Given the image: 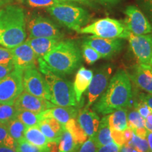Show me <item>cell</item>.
Wrapping results in <instances>:
<instances>
[{
	"instance_id": "cell-1",
	"label": "cell",
	"mask_w": 152,
	"mask_h": 152,
	"mask_svg": "<svg viewBox=\"0 0 152 152\" xmlns=\"http://www.w3.org/2000/svg\"><path fill=\"white\" fill-rule=\"evenodd\" d=\"M132 97L130 77L126 72L121 70L111 79L105 91L92 109L99 113L107 115L116 110L130 106Z\"/></svg>"
},
{
	"instance_id": "cell-25",
	"label": "cell",
	"mask_w": 152,
	"mask_h": 152,
	"mask_svg": "<svg viewBox=\"0 0 152 152\" xmlns=\"http://www.w3.org/2000/svg\"><path fill=\"white\" fill-rule=\"evenodd\" d=\"M65 129L71 134L76 143L80 146L87 140L88 136L77 122V118H74L68 121L65 125Z\"/></svg>"
},
{
	"instance_id": "cell-52",
	"label": "cell",
	"mask_w": 152,
	"mask_h": 152,
	"mask_svg": "<svg viewBox=\"0 0 152 152\" xmlns=\"http://www.w3.org/2000/svg\"><path fill=\"white\" fill-rule=\"evenodd\" d=\"M3 4V0H0V6Z\"/></svg>"
},
{
	"instance_id": "cell-18",
	"label": "cell",
	"mask_w": 152,
	"mask_h": 152,
	"mask_svg": "<svg viewBox=\"0 0 152 152\" xmlns=\"http://www.w3.org/2000/svg\"><path fill=\"white\" fill-rule=\"evenodd\" d=\"M77 121L89 137H95L99 125V117L89 108L79 110Z\"/></svg>"
},
{
	"instance_id": "cell-8",
	"label": "cell",
	"mask_w": 152,
	"mask_h": 152,
	"mask_svg": "<svg viewBox=\"0 0 152 152\" xmlns=\"http://www.w3.org/2000/svg\"><path fill=\"white\" fill-rule=\"evenodd\" d=\"M30 37H49L60 39L63 34L50 19L41 15H33L28 20Z\"/></svg>"
},
{
	"instance_id": "cell-43",
	"label": "cell",
	"mask_w": 152,
	"mask_h": 152,
	"mask_svg": "<svg viewBox=\"0 0 152 152\" xmlns=\"http://www.w3.org/2000/svg\"><path fill=\"white\" fill-rule=\"evenodd\" d=\"M139 99L140 100L142 101V102H145L147 104L148 106L150 108V109L152 111V94H149V93H142L139 96Z\"/></svg>"
},
{
	"instance_id": "cell-7",
	"label": "cell",
	"mask_w": 152,
	"mask_h": 152,
	"mask_svg": "<svg viewBox=\"0 0 152 152\" xmlns=\"http://www.w3.org/2000/svg\"><path fill=\"white\" fill-rule=\"evenodd\" d=\"M23 72L17 69L0 80V104L14 105L17 97L23 90Z\"/></svg>"
},
{
	"instance_id": "cell-6",
	"label": "cell",
	"mask_w": 152,
	"mask_h": 152,
	"mask_svg": "<svg viewBox=\"0 0 152 152\" xmlns=\"http://www.w3.org/2000/svg\"><path fill=\"white\" fill-rule=\"evenodd\" d=\"M79 33L108 39H126L130 34L125 23L110 18L99 19L82 28Z\"/></svg>"
},
{
	"instance_id": "cell-31",
	"label": "cell",
	"mask_w": 152,
	"mask_h": 152,
	"mask_svg": "<svg viewBox=\"0 0 152 152\" xmlns=\"http://www.w3.org/2000/svg\"><path fill=\"white\" fill-rule=\"evenodd\" d=\"M124 145L129 146L134 148L139 152H151L148 145L147 140L146 138H141L137 136L136 134H133L132 137L130 141L125 144Z\"/></svg>"
},
{
	"instance_id": "cell-3",
	"label": "cell",
	"mask_w": 152,
	"mask_h": 152,
	"mask_svg": "<svg viewBox=\"0 0 152 152\" xmlns=\"http://www.w3.org/2000/svg\"><path fill=\"white\" fill-rule=\"evenodd\" d=\"M24 10L17 5L0 9V45L12 49L24 42L26 38Z\"/></svg>"
},
{
	"instance_id": "cell-41",
	"label": "cell",
	"mask_w": 152,
	"mask_h": 152,
	"mask_svg": "<svg viewBox=\"0 0 152 152\" xmlns=\"http://www.w3.org/2000/svg\"><path fill=\"white\" fill-rule=\"evenodd\" d=\"M120 147L113 142L106 145L98 147L96 152H119Z\"/></svg>"
},
{
	"instance_id": "cell-27",
	"label": "cell",
	"mask_w": 152,
	"mask_h": 152,
	"mask_svg": "<svg viewBox=\"0 0 152 152\" xmlns=\"http://www.w3.org/2000/svg\"><path fill=\"white\" fill-rule=\"evenodd\" d=\"M80 147L71 133L65 129L58 142V152H78Z\"/></svg>"
},
{
	"instance_id": "cell-19",
	"label": "cell",
	"mask_w": 152,
	"mask_h": 152,
	"mask_svg": "<svg viewBox=\"0 0 152 152\" xmlns=\"http://www.w3.org/2000/svg\"><path fill=\"white\" fill-rule=\"evenodd\" d=\"M79 109L76 106H54L42 112L43 117H52L64 126L68 121L77 117Z\"/></svg>"
},
{
	"instance_id": "cell-22",
	"label": "cell",
	"mask_w": 152,
	"mask_h": 152,
	"mask_svg": "<svg viewBox=\"0 0 152 152\" xmlns=\"http://www.w3.org/2000/svg\"><path fill=\"white\" fill-rule=\"evenodd\" d=\"M24 139L40 149H46L49 148V142L46 137L37 126L26 128L24 134Z\"/></svg>"
},
{
	"instance_id": "cell-12",
	"label": "cell",
	"mask_w": 152,
	"mask_h": 152,
	"mask_svg": "<svg viewBox=\"0 0 152 152\" xmlns=\"http://www.w3.org/2000/svg\"><path fill=\"white\" fill-rule=\"evenodd\" d=\"M112 71L109 66H105L98 70L97 72L93 75L88 88H87V99L88 102L86 106L89 108L94 104L96 100L100 97L109 85L110 76Z\"/></svg>"
},
{
	"instance_id": "cell-20",
	"label": "cell",
	"mask_w": 152,
	"mask_h": 152,
	"mask_svg": "<svg viewBox=\"0 0 152 152\" xmlns=\"http://www.w3.org/2000/svg\"><path fill=\"white\" fill-rule=\"evenodd\" d=\"M93 71L85 67L79 68L75 75V80L73 84L74 92H75L76 100L80 104L83 94L87 90L93 77Z\"/></svg>"
},
{
	"instance_id": "cell-47",
	"label": "cell",
	"mask_w": 152,
	"mask_h": 152,
	"mask_svg": "<svg viewBox=\"0 0 152 152\" xmlns=\"http://www.w3.org/2000/svg\"><path fill=\"white\" fill-rule=\"evenodd\" d=\"M119 152H139L137 151L136 149H134V148L129 147L127 145H123L121 147H120Z\"/></svg>"
},
{
	"instance_id": "cell-33",
	"label": "cell",
	"mask_w": 152,
	"mask_h": 152,
	"mask_svg": "<svg viewBox=\"0 0 152 152\" xmlns=\"http://www.w3.org/2000/svg\"><path fill=\"white\" fill-rule=\"evenodd\" d=\"M16 149L17 152H51L50 144H49V148L43 149L30 144L24 138L17 142Z\"/></svg>"
},
{
	"instance_id": "cell-39",
	"label": "cell",
	"mask_w": 152,
	"mask_h": 152,
	"mask_svg": "<svg viewBox=\"0 0 152 152\" xmlns=\"http://www.w3.org/2000/svg\"><path fill=\"white\" fill-rule=\"evenodd\" d=\"M134 108L136 111H137L138 113H140L144 119H145L150 113H152L151 110L150 109V108L148 106L147 104L141 100L139 102H135V103H134Z\"/></svg>"
},
{
	"instance_id": "cell-30",
	"label": "cell",
	"mask_w": 152,
	"mask_h": 152,
	"mask_svg": "<svg viewBox=\"0 0 152 152\" xmlns=\"http://www.w3.org/2000/svg\"><path fill=\"white\" fill-rule=\"evenodd\" d=\"M145 127V119L138 113L135 109H133L128 113V128L132 131L136 129Z\"/></svg>"
},
{
	"instance_id": "cell-16",
	"label": "cell",
	"mask_w": 152,
	"mask_h": 152,
	"mask_svg": "<svg viewBox=\"0 0 152 152\" xmlns=\"http://www.w3.org/2000/svg\"><path fill=\"white\" fill-rule=\"evenodd\" d=\"M129 77L137 87L152 94V66L139 64Z\"/></svg>"
},
{
	"instance_id": "cell-40",
	"label": "cell",
	"mask_w": 152,
	"mask_h": 152,
	"mask_svg": "<svg viewBox=\"0 0 152 152\" xmlns=\"http://www.w3.org/2000/svg\"><path fill=\"white\" fill-rule=\"evenodd\" d=\"M111 134L113 142L116 144L118 147H121L125 144L123 132H122V131L111 130Z\"/></svg>"
},
{
	"instance_id": "cell-51",
	"label": "cell",
	"mask_w": 152,
	"mask_h": 152,
	"mask_svg": "<svg viewBox=\"0 0 152 152\" xmlns=\"http://www.w3.org/2000/svg\"><path fill=\"white\" fill-rule=\"evenodd\" d=\"M145 128H147L148 131H150V132H152V124H147V123H145Z\"/></svg>"
},
{
	"instance_id": "cell-11",
	"label": "cell",
	"mask_w": 152,
	"mask_h": 152,
	"mask_svg": "<svg viewBox=\"0 0 152 152\" xmlns=\"http://www.w3.org/2000/svg\"><path fill=\"white\" fill-rule=\"evenodd\" d=\"M125 23L130 33L136 35H147L152 32V26L147 16L137 7L129 6L125 11Z\"/></svg>"
},
{
	"instance_id": "cell-15",
	"label": "cell",
	"mask_w": 152,
	"mask_h": 152,
	"mask_svg": "<svg viewBox=\"0 0 152 152\" xmlns=\"http://www.w3.org/2000/svg\"><path fill=\"white\" fill-rule=\"evenodd\" d=\"M15 107L17 110H25L35 113H42L55 106L49 100L22 92L15 101Z\"/></svg>"
},
{
	"instance_id": "cell-32",
	"label": "cell",
	"mask_w": 152,
	"mask_h": 152,
	"mask_svg": "<svg viewBox=\"0 0 152 152\" xmlns=\"http://www.w3.org/2000/svg\"><path fill=\"white\" fill-rule=\"evenodd\" d=\"M82 50H83V55L85 61L90 65L94 64L95 62L102 58L101 55L94 48L86 43L83 42Z\"/></svg>"
},
{
	"instance_id": "cell-42",
	"label": "cell",
	"mask_w": 152,
	"mask_h": 152,
	"mask_svg": "<svg viewBox=\"0 0 152 152\" xmlns=\"http://www.w3.org/2000/svg\"><path fill=\"white\" fill-rule=\"evenodd\" d=\"M14 67L13 64L11 65H4V64H0V80L5 77L9 74L14 71Z\"/></svg>"
},
{
	"instance_id": "cell-21",
	"label": "cell",
	"mask_w": 152,
	"mask_h": 152,
	"mask_svg": "<svg viewBox=\"0 0 152 152\" xmlns=\"http://www.w3.org/2000/svg\"><path fill=\"white\" fill-rule=\"evenodd\" d=\"M33 49L37 58H42L59 42V39L49 37H29L26 41Z\"/></svg>"
},
{
	"instance_id": "cell-48",
	"label": "cell",
	"mask_w": 152,
	"mask_h": 152,
	"mask_svg": "<svg viewBox=\"0 0 152 152\" xmlns=\"http://www.w3.org/2000/svg\"><path fill=\"white\" fill-rule=\"evenodd\" d=\"M148 142V145H149L150 151L152 152V132L148 131L147 137H146Z\"/></svg>"
},
{
	"instance_id": "cell-45",
	"label": "cell",
	"mask_w": 152,
	"mask_h": 152,
	"mask_svg": "<svg viewBox=\"0 0 152 152\" xmlns=\"http://www.w3.org/2000/svg\"><path fill=\"white\" fill-rule=\"evenodd\" d=\"M133 134H134V132H133V131L129 128H126L124 131H123V135H124V138H125V144H126L128 142L130 141V140H131V138L132 137Z\"/></svg>"
},
{
	"instance_id": "cell-9",
	"label": "cell",
	"mask_w": 152,
	"mask_h": 152,
	"mask_svg": "<svg viewBox=\"0 0 152 152\" xmlns=\"http://www.w3.org/2000/svg\"><path fill=\"white\" fill-rule=\"evenodd\" d=\"M23 85L25 91L29 94L50 100V92L47 81L36 68L23 71Z\"/></svg>"
},
{
	"instance_id": "cell-17",
	"label": "cell",
	"mask_w": 152,
	"mask_h": 152,
	"mask_svg": "<svg viewBox=\"0 0 152 152\" xmlns=\"http://www.w3.org/2000/svg\"><path fill=\"white\" fill-rule=\"evenodd\" d=\"M37 127L46 137L49 142L58 144L65 127L52 117H43Z\"/></svg>"
},
{
	"instance_id": "cell-24",
	"label": "cell",
	"mask_w": 152,
	"mask_h": 152,
	"mask_svg": "<svg viewBox=\"0 0 152 152\" xmlns=\"http://www.w3.org/2000/svg\"><path fill=\"white\" fill-rule=\"evenodd\" d=\"M94 138L97 147L106 145L113 142L111 134V128H110L109 121H108V115H105L101 120L97 132Z\"/></svg>"
},
{
	"instance_id": "cell-44",
	"label": "cell",
	"mask_w": 152,
	"mask_h": 152,
	"mask_svg": "<svg viewBox=\"0 0 152 152\" xmlns=\"http://www.w3.org/2000/svg\"><path fill=\"white\" fill-rule=\"evenodd\" d=\"M133 132H134V134H136L137 136L140 137L146 138V137H147V135L148 130H147V128L144 127V128L136 129V130H133Z\"/></svg>"
},
{
	"instance_id": "cell-29",
	"label": "cell",
	"mask_w": 152,
	"mask_h": 152,
	"mask_svg": "<svg viewBox=\"0 0 152 152\" xmlns=\"http://www.w3.org/2000/svg\"><path fill=\"white\" fill-rule=\"evenodd\" d=\"M17 109L14 105L0 104V123L7 125L16 118Z\"/></svg>"
},
{
	"instance_id": "cell-35",
	"label": "cell",
	"mask_w": 152,
	"mask_h": 152,
	"mask_svg": "<svg viewBox=\"0 0 152 152\" xmlns=\"http://www.w3.org/2000/svg\"><path fill=\"white\" fill-rule=\"evenodd\" d=\"M21 1L28 7L33 9H47L58 3V0H21Z\"/></svg>"
},
{
	"instance_id": "cell-34",
	"label": "cell",
	"mask_w": 152,
	"mask_h": 152,
	"mask_svg": "<svg viewBox=\"0 0 152 152\" xmlns=\"http://www.w3.org/2000/svg\"><path fill=\"white\" fill-rule=\"evenodd\" d=\"M1 145L7 146L15 149L16 147V142L9 134L7 126L0 123V146Z\"/></svg>"
},
{
	"instance_id": "cell-26",
	"label": "cell",
	"mask_w": 152,
	"mask_h": 152,
	"mask_svg": "<svg viewBox=\"0 0 152 152\" xmlns=\"http://www.w3.org/2000/svg\"><path fill=\"white\" fill-rule=\"evenodd\" d=\"M16 118L26 125V128L37 126L42 118V113H35L25 110H17Z\"/></svg>"
},
{
	"instance_id": "cell-4",
	"label": "cell",
	"mask_w": 152,
	"mask_h": 152,
	"mask_svg": "<svg viewBox=\"0 0 152 152\" xmlns=\"http://www.w3.org/2000/svg\"><path fill=\"white\" fill-rule=\"evenodd\" d=\"M45 75L50 92V102L58 106H77L80 104L76 100L72 83L47 68L39 67Z\"/></svg>"
},
{
	"instance_id": "cell-38",
	"label": "cell",
	"mask_w": 152,
	"mask_h": 152,
	"mask_svg": "<svg viewBox=\"0 0 152 152\" xmlns=\"http://www.w3.org/2000/svg\"><path fill=\"white\" fill-rule=\"evenodd\" d=\"M0 64H4V65L13 64L12 54L10 49L0 47Z\"/></svg>"
},
{
	"instance_id": "cell-50",
	"label": "cell",
	"mask_w": 152,
	"mask_h": 152,
	"mask_svg": "<svg viewBox=\"0 0 152 152\" xmlns=\"http://www.w3.org/2000/svg\"><path fill=\"white\" fill-rule=\"evenodd\" d=\"M99 1H102V3H106V4H113L116 1H118V0H99Z\"/></svg>"
},
{
	"instance_id": "cell-37",
	"label": "cell",
	"mask_w": 152,
	"mask_h": 152,
	"mask_svg": "<svg viewBox=\"0 0 152 152\" xmlns=\"http://www.w3.org/2000/svg\"><path fill=\"white\" fill-rule=\"evenodd\" d=\"M97 145L94 137H89L84 143L82 144L78 149V152H96Z\"/></svg>"
},
{
	"instance_id": "cell-46",
	"label": "cell",
	"mask_w": 152,
	"mask_h": 152,
	"mask_svg": "<svg viewBox=\"0 0 152 152\" xmlns=\"http://www.w3.org/2000/svg\"><path fill=\"white\" fill-rule=\"evenodd\" d=\"M58 2H77L84 4H90V0H58Z\"/></svg>"
},
{
	"instance_id": "cell-23",
	"label": "cell",
	"mask_w": 152,
	"mask_h": 152,
	"mask_svg": "<svg viewBox=\"0 0 152 152\" xmlns=\"http://www.w3.org/2000/svg\"><path fill=\"white\" fill-rule=\"evenodd\" d=\"M108 121L111 130L123 132L128 128V109L124 108L110 113L108 115Z\"/></svg>"
},
{
	"instance_id": "cell-13",
	"label": "cell",
	"mask_w": 152,
	"mask_h": 152,
	"mask_svg": "<svg viewBox=\"0 0 152 152\" xmlns=\"http://www.w3.org/2000/svg\"><path fill=\"white\" fill-rule=\"evenodd\" d=\"M10 51L12 54L14 69L23 72L29 68H36L37 56L26 42L10 49Z\"/></svg>"
},
{
	"instance_id": "cell-49",
	"label": "cell",
	"mask_w": 152,
	"mask_h": 152,
	"mask_svg": "<svg viewBox=\"0 0 152 152\" xmlns=\"http://www.w3.org/2000/svg\"><path fill=\"white\" fill-rule=\"evenodd\" d=\"M0 152H17L16 150L7 146H0Z\"/></svg>"
},
{
	"instance_id": "cell-2",
	"label": "cell",
	"mask_w": 152,
	"mask_h": 152,
	"mask_svg": "<svg viewBox=\"0 0 152 152\" xmlns=\"http://www.w3.org/2000/svg\"><path fill=\"white\" fill-rule=\"evenodd\" d=\"M39 67L48 69L58 75L73 73L82 61L80 50L73 40L59 41L42 58H37Z\"/></svg>"
},
{
	"instance_id": "cell-36",
	"label": "cell",
	"mask_w": 152,
	"mask_h": 152,
	"mask_svg": "<svg viewBox=\"0 0 152 152\" xmlns=\"http://www.w3.org/2000/svg\"><path fill=\"white\" fill-rule=\"evenodd\" d=\"M140 10L152 22V0H137Z\"/></svg>"
},
{
	"instance_id": "cell-14",
	"label": "cell",
	"mask_w": 152,
	"mask_h": 152,
	"mask_svg": "<svg viewBox=\"0 0 152 152\" xmlns=\"http://www.w3.org/2000/svg\"><path fill=\"white\" fill-rule=\"evenodd\" d=\"M85 43L94 48L102 58H111L121 52L123 48V41L120 39H108L90 36L85 38Z\"/></svg>"
},
{
	"instance_id": "cell-10",
	"label": "cell",
	"mask_w": 152,
	"mask_h": 152,
	"mask_svg": "<svg viewBox=\"0 0 152 152\" xmlns=\"http://www.w3.org/2000/svg\"><path fill=\"white\" fill-rule=\"evenodd\" d=\"M128 40L139 64L152 66V35H136L130 33Z\"/></svg>"
},
{
	"instance_id": "cell-5",
	"label": "cell",
	"mask_w": 152,
	"mask_h": 152,
	"mask_svg": "<svg viewBox=\"0 0 152 152\" xmlns=\"http://www.w3.org/2000/svg\"><path fill=\"white\" fill-rule=\"evenodd\" d=\"M47 10L57 21L77 33L90 20V14L85 9L70 2L56 3Z\"/></svg>"
},
{
	"instance_id": "cell-28",
	"label": "cell",
	"mask_w": 152,
	"mask_h": 152,
	"mask_svg": "<svg viewBox=\"0 0 152 152\" xmlns=\"http://www.w3.org/2000/svg\"><path fill=\"white\" fill-rule=\"evenodd\" d=\"M6 126L8 129L9 134L14 139L16 143L24 138L25 131L27 128L18 119L15 118L12 120L9 123H7Z\"/></svg>"
}]
</instances>
